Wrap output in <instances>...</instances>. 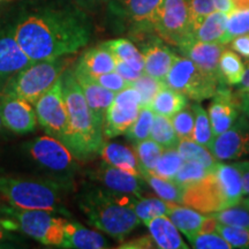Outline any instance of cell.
Returning a JSON list of instances; mask_svg holds the SVG:
<instances>
[{
    "label": "cell",
    "instance_id": "obj_17",
    "mask_svg": "<svg viewBox=\"0 0 249 249\" xmlns=\"http://www.w3.org/2000/svg\"><path fill=\"white\" fill-rule=\"evenodd\" d=\"M141 40V53L144 60V73L155 79L164 81L177 54L167 43L157 35H147Z\"/></svg>",
    "mask_w": 249,
    "mask_h": 249
},
{
    "label": "cell",
    "instance_id": "obj_1",
    "mask_svg": "<svg viewBox=\"0 0 249 249\" xmlns=\"http://www.w3.org/2000/svg\"><path fill=\"white\" fill-rule=\"evenodd\" d=\"M2 26L33 62L76 53L93 33L88 12L71 0H22Z\"/></svg>",
    "mask_w": 249,
    "mask_h": 249
},
{
    "label": "cell",
    "instance_id": "obj_34",
    "mask_svg": "<svg viewBox=\"0 0 249 249\" xmlns=\"http://www.w3.org/2000/svg\"><path fill=\"white\" fill-rule=\"evenodd\" d=\"M133 150L138 158L140 171L143 172H154L156 164L160 160L164 148L152 139L143 140L141 142L134 143Z\"/></svg>",
    "mask_w": 249,
    "mask_h": 249
},
{
    "label": "cell",
    "instance_id": "obj_20",
    "mask_svg": "<svg viewBox=\"0 0 249 249\" xmlns=\"http://www.w3.org/2000/svg\"><path fill=\"white\" fill-rule=\"evenodd\" d=\"M73 73L81 90H82L87 104L92 111V113L95 114V117L97 118V120L103 124L105 113L116 97V93L99 85L95 77L89 75L79 66L74 67Z\"/></svg>",
    "mask_w": 249,
    "mask_h": 249
},
{
    "label": "cell",
    "instance_id": "obj_31",
    "mask_svg": "<svg viewBox=\"0 0 249 249\" xmlns=\"http://www.w3.org/2000/svg\"><path fill=\"white\" fill-rule=\"evenodd\" d=\"M105 44L111 50L114 57L124 61L135 71L144 73L143 55L140 49H138V46L134 44L132 40L120 37V38L107 40V42H105Z\"/></svg>",
    "mask_w": 249,
    "mask_h": 249
},
{
    "label": "cell",
    "instance_id": "obj_19",
    "mask_svg": "<svg viewBox=\"0 0 249 249\" xmlns=\"http://www.w3.org/2000/svg\"><path fill=\"white\" fill-rule=\"evenodd\" d=\"M31 62L11 31L4 26L0 28V87Z\"/></svg>",
    "mask_w": 249,
    "mask_h": 249
},
{
    "label": "cell",
    "instance_id": "obj_14",
    "mask_svg": "<svg viewBox=\"0 0 249 249\" xmlns=\"http://www.w3.org/2000/svg\"><path fill=\"white\" fill-rule=\"evenodd\" d=\"M217 160H238L249 155L248 118L239 116L234 124L225 132L214 136L210 147Z\"/></svg>",
    "mask_w": 249,
    "mask_h": 249
},
{
    "label": "cell",
    "instance_id": "obj_6",
    "mask_svg": "<svg viewBox=\"0 0 249 249\" xmlns=\"http://www.w3.org/2000/svg\"><path fill=\"white\" fill-rule=\"evenodd\" d=\"M163 0H110L107 4V23L116 33L133 38L155 33V21Z\"/></svg>",
    "mask_w": 249,
    "mask_h": 249
},
{
    "label": "cell",
    "instance_id": "obj_60",
    "mask_svg": "<svg viewBox=\"0 0 249 249\" xmlns=\"http://www.w3.org/2000/svg\"><path fill=\"white\" fill-rule=\"evenodd\" d=\"M241 204L244 205L245 208H247V209L249 210V196H247V197H246V198H242Z\"/></svg>",
    "mask_w": 249,
    "mask_h": 249
},
{
    "label": "cell",
    "instance_id": "obj_29",
    "mask_svg": "<svg viewBox=\"0 0 249 249\" xmlns=\"http://www.w3.org/2000/svg\"><path fill=\"white\" fill-rule=\"evenodd\" d=\"M188 105V98L183 93L164 86L152 99L149 107L155 114L172 118L174 114L178 113L179 111H181Z\"/></svg>",
    "mask_w": 249,
    "mask_h": 249
},
{
    "label": "cell",
    "instance_id": "obj_24",
    "mask_svg": "<svg viewBox=\"0 0 249 249\" xmlns=\"http://www.w3.org/2000/svg\"><path fill=\"white\" fill-rule=\"evenodd\" d=\"M76 66L82 68L92 77H98L116 71V58L104 42L87 50L80 57Z\"/></svg>",
    "mask_w": 249,
    "mask_h": 249
},
{
    "label": "cell",
    "instance_id": "obj_59",
    "mask_svg": "<svg viewBox=\"0 0 249 249\" xmlns=\"http://www.w3.org/2000/svg\"><path fill=\"white\" fill-rule=\"evenodd\" d=\"M236 9H244L249 7V0H233Z\"/></svg>",
    "mask_w": 249,
    "mask_h": 249
},
{
    "label": "cell",
    "instance_id": "obj_40",
    "mask_svg": "<svg viewBox=\"0 0 249 249\" xmlns=\"http://www.w3.org/2000/svg\"><path fill=\"white\" fill-rule=\"evenodd\" d=\"M213 216L218 220V223L226 226L244 227L249 229V210L241 204V207L233 205L213 213Z\"/></svg>",
    "mask_w": 249,
    "mask_h": 249
},
{
    "label": "cell",
    "instance_id": "obj_55",
    "mask_svg": "<svg viewBox=\"0 0 249 249\" xmlns=\"http://www.w3.org/2000/svg\"><path fill=\"white\" fill-rule=\"evenodd\" d=\"M214 11L222 12V13L225 14H231L233 11H234L235 5L233 0H213Z\"/></svg>",
    "mask_w": 249,
    "mask_h": 249
},
{
    "label": "cell",
    "instance_id": "obj_62",
    "mask_svg": "<svg viewBox=\"0 0 249 249\" xmlns=\"http://www.w3.org/2000/svg\"><path fill=\"white\" fill-rule=\"evenodd\" d=\"M0 1H2V0H0Z\"/></svg>",
    "mask_w": 249,
    "mask_h": 249
},
{
    "label": "cell",
    "instance_id": "obj_42",
    "mask_svg": "<svg viewBox=\"0 0 249 249\" xmlns=\"http://www.w3.org/2000/svg\"><path fill=\"white\" fill-rule=\"evenodd\" d=\"M208 173H209V171L204 166H202L201 164L193 160H183L173 180L177 183H179L182 188H185L187 186H191L193 183L200 181Z\"/></svg>",
    "mask_w": 249,
    "mask_h": 249
},
{
    "label": "cell",
    "instance_id": "obj_44",
    "mask_svg": "<svg viewBox=\"0 0 249 249\" xmlns=\"http://www.w3.org/2000/svg\"><path fill=\"white\" fill-rule=\"evenodd\" d=\"M171 120L180 140H192L195 124V114L192 105H188L174 114Z\"/></svg>",
    "mask_w": 249,
    "mask_h": 249
},
{
    "label": "cell",
    "instance_id": "obj_50",
    "mask_svg": "<svg viewBox=\"0 0 249 249\" xmlns=\"http://www.w3.org/2000/svg\"><path fill=\"white\" fill-rule=\"evenodd\" d=\"M116 71L118 74H120V75L123 76L124 80L128 81L129 83L134 82V81H135L136 79H139V77L143 74L142 71H135L134 68L130 67L129 65H127L126 62L120 60V59H118V58H116Z\"/></svg>",
    "mask_w": 249,
    "mask_h": 249
},
{
    "label": "cell",
    "instance_id": "obj_18",
    "mask_svg": "<svg viewBox=\"0 0 249 249\" xmlns=\"http://www.w3.org/2000/svg\"><path fill=\"white\" fill-rule=\"evenodd\" d=\"M90 178L101 183V187L117 194L141 197L143 193V179L132 173L111 166L107 163L99 165L90 172Z\"/></svg>",
    "mask_w": 249,
    "mask_h": 249
},
{
    "label": "cell",
    "instance_id": "obj_43",
    "mask_svg": "<svg viewBox=\"0 0 249 249\" xmlns=\"http://www.w3.org/2000/svg\"><path fill=\"white\" fill-rule=\"evenodd\" d=\"M249 34V7L234 9L227 15L226 42L230 43L234 37Z\"/></svg>",
    "mask_w": 249,
    "mask_h": 249
},
{
    "label": "cell",
    "instance_id": "obj_25",
    "mask_svg": "<svg viewBox=\"0 0 249 249\" xmlns=\"http://www.w3.org/2000/svg\"><path fill=\"white\" fill-rule=\"evenodd\" d=\"M98 155L101 156L104 163L123 170L124 172L141 177V171H140V165L135 152L127 145L116 142H104Z\"/></svg>",
    "mask_w": 249,
    "mask_h": 249
},
{
    "label": "cell",
    "instance_id": "obj_21",
    "mask_svg": "<svg viewBox=\"0 0 249 249\" xmlns=\"http://www.w3.org/2000/svg\"><path fill=\"white\" fill-rule=\"evenodd\" d=\"M177 48L183 57L191 59L202 71L219 80L218 62L224 50L226 49L224 44L201 42V40L191 38Z\"/></svg>",
    "mask_w": 249,
    "mask_h": 249
},
{
    "label": "cell",
    "instance_id": "obj_39",
    "mask_svg": "<svg viewBox=\"0 0 249 249\" xmlns=\"http://www.w3.org/2000/svg\"><path fill=\"white\" fill-rule=\"evenodd\" d=\"M182 163L183 160L178 150H177V148L164 149L163 154H161L160 160L156 164V167L152 173L160 177V178L173 180Z\"/></svg>",
    "mask_w": 249,
    "mask_h": 249
},
{
    "label": "cell",
    "instance_id": "obj_52",
    "mask_svg": "<svg viewBox=\"0 0 249 249\" xmlns=\"http://www.w3.org/2000/svg\"><path fill=\"white\" fill-rule=\"evenodd\" d=\"M119 248H127V249H145V248H156V244L150 236H141V238L134 239L128 242H124Z\"/></svg>",
    "mask_w": 249,
    "mask_h": 249
},
{
    "label": "cell",
    "instance_id": "obj_15",
    "mask_svg": "<svg viewBox=\"0 0 249 249\" xmlns=\"http://www.w3.org/2000/svg\"><path fill=\"white\" fill-rule=\"evenodd\" d=\"M0 116L5 128L14 134L23 135L36 128L35 108L30 103L14 96L0 93Z\"/></svg>",
    "mask_w": 249,
    "mask_h": 249
},
{
    "label": "cell",
    "instance_id": "obj_26",
    "mask_svg": "<svg viewBox=\"0 0 249 249\" xmlns=\"http://www.w3.org/2000/svg\"><path fill=\"white\" fill-rule=\"evenodd\" d=\"M213 172L216 174L218 182L222 187L227 207L240 204L245 195L241 174L239 170L233 164L230 165L218 161Z\"/></svg>",
    "mask_w": 249,
    "mask_h": 249
},
{
    "label": "cell",
    "instance_id": "obj_13",
    "mask_svg": "<svg viewBox=\"0 0 249 249\" xmlns=\"http://www.w3.org/2000/svg\"><path fill=\"white\" fill-rule=\"evenodd\" d=\"M182 204L202 213H213L227 208L225 195L216 174L209 172L200 181L185 187Z\"/></svg>",
    "mask_w": 249,
    "mask_h": 249
},
{
    "label": "cell",
    "instance_id": "obj_36",
    "mask_svg": "<svg viewBox=\"0 0 249 249\" xmlns=\"http://www.w3.org/2000/svg\"><path fill=\"white\" fill-rule=\"evenodd\" d=\"M150 139L160 144L164 149L177 148L180 142L171 118L160 116V114H155Z\"/></svg>",
    "mask_w": 249,
    "mask_h": 249
},
{
    "label": "cell",
    "instance_id": "obj_37",
    "mask_svg": "<svg viewBox=\"0 0 249 249\" xmlns=\"http://www.w3.org/2000/svg\"><path fill=\"white\" fill-rule=\"evenodd\" d=\"M193 111L195 114V124H194V132H193V138L196 143L203 145L210 150L211 144L214 139V134L211 127V123L209 119V114L208 112L201 107L198 102L192 105Z\"/></svg>",
    "mask_w": 249,
    "mask_h": 249
},
{
    "label": "cell",
    "instance_id": "obj_61",
    "mask_svg": "<svg viewBox=\"0 0 249 249\" xmlns=\"http://www.w3.org/2000/svg\"><path fill=\"white\" fill-rule=\"evenodd\" d=\"M5 129V126L4 124H2V119H1V116H0V135L2 134V130Z\"/></svg>",
    "mask_w": 249,
    "mask_h": 249
},
{
    "label": "cell",
    "instance_id": "obj_33",
    "mask_svg": "<svg viewBox=\"0 0 249 249\" xmlns=\"http://www.w3.org/2000/svg\"><path fill=\"white\" fill-rule=\"evenodd\" d=\"M177 150L183 160L196 161L204 166L209 172H213L218 163L209 149L196 143L194 140H180Z\"/></svg>",
    "mask_w": 249,
    "mask_h": 249
},
{
    "label": "cell",
    "instance_id": "obj_45",
    "mask_svg": "<svg viewBox=\"0 0 249 249\" xmlns=\"http://www.w3.org/2000/svg\"><path fill=\"white\" fill-rule=\"evenodd\" d=\"M216 232L219 233L232 246V248L249 249V229L218 224Z\"/></svg>",
    "mask_w": 249,
    "mask_h": 249
},
{
    "label": "cell",
    "instance_id": "obj_48",
    "mask_svg": "<svg viewBox=\"0 0 249 249\" xmlns=\"http://www.w3.org/2000/svg\"><path fill=\"white\" fill-rule=\"evenodd\" d=\"M95 79L99 85L114 93L123 91V90L130 87V83L128 81L124 80V77L121 76L120 74H118L116 71H110V73H107V74H103V75L95 77Z\"/></svg>",
    "mask_w": 249,
    "mask_h": 249
},
{
    "label": "cell",
    "instance_id": "obj_58",
    "mask_svg": "<svg viewBox=\"0 0 249 249\" xmlns=\"http://www.w3.org/2000/svg\"><path fill=\"white\" fill-rule=\"evenodd\" d=\"M238 97L240 98V111L249 120V95H241L238 96Z\"/></svg>",
    "mask_w": 249,
    "mask_h": 249
},
{
    "label": "cell",
    "instance_id": "obj_32",
    "mask_svg": "<svg viewBox=\"0 0 249 249\" xmlns=\"http://www.w3.org/2000/svg\"><path fill=\"white\" fill-rule=\"evenodd\" d=\"M141 177L161 200L170 203L182 204L183 188L174 180L160 178L151 172H143Z\"/></svg>",
    "mask_w": 249,
    "mask_h": 249
},
{
    "label": "cell",
    "instance_id": "obj_5",
    "mask_svg": "<svg viewBox=\"0 0 249 249\" xmlns=\"http://www.w3.org/2000/svg\"><path fill=\"white\" fill-rule=\"evenodd\" d=\"M68 67L66 57L34 61L18 71L0 87V93L14 96L34 105L40 96L52 88Z\"/></svg>",
    "mask_w": 249,
    "mask_h": 249
},
{
    "label": "cell",
    "instance_id": "obj_11",
    "mask_svg": "<svg viewBox=\"0 0 249 249\" xmlns=\"http://www.w3.org/2000/svg\"><path fill=\"white\" fill-rule=\"evenodd\" d=\"M155 34L167 44L179 46L192 38L187 0H163L155 21Z\"/></svg>",
    "mask_w": 249,
    "mask_h": 249
},
{
    "label": "cell",
    "instance_id": "obj_51",
    "mask_svg": "<svg viewBox=\"0 0 249 249\" xmlns=\"http://www.w3.org/2000/svg\"><path fill=\"white\" fill-rule=\"evenodd\" d=\"M230 43L233 51L240 54L241 57L249 59V34L236 36Z\"/></svg>",
    "mask_w": 249,
    "mask_h": 249
},
{
    "label": "cell",
    "instance_id": "obj_53",
    "mask_svg": "<svg viewBox=\"0 0 249 249\" xmlns=\"http://www.w3.org/2000/svg\"><path fill=\"white\" fill-rule=\"evenodd\" d=\"M241 174L242 186H244V195L249 196V160L236 161L233 164Z\"/></svg>",
    "mask_w": 249,
    "mask_h": 249
},
{
    "label": "cell",
    "instance_id": "obj_47",
    "mask_svg": "<svg viewBox=\"0 0 249 249\" xmlns=\"http://www.w3.org/2000/svg\"><path fill=\"white\" fill-rule=\"evenodd\" d=\"M192 247L196 249H230L232 246L219 233H198L191 242Z\"/></svg>",
    "mask_w": 249,
    "mask_h": 249
},
{
    "label": "cell",
    "instance_id": "obj_57",
    "mask_svg": "<svg viewBox=\"0 0 249 249\" xmlns=\"http://www.w3.org/2000/svg\"><path fill=\"white\" fill-rule=\"evenodd\" d=\"M236 90L235 93L238 96L241 95H249V65L247 64V67H246V71L244 74V77H242L241 82L239 85H236Z\"/></svg>",
    "mask_w": 249,
    "mask_h": 249
},
{
    "label": "cell",
    "instance_id": "obj_38",
    "mask_svg": "<svg viewBox=\"0 0 249 249\" xmlns=\"http://www.w3.org/2000/svg\"><path fill=\"white\" fill-rule=\"evenodd\" d=\"M155 113L150 107H141L138 118L134 121L132 126L129 127V129L124 133L127 140H129L134 144V143L141 142L143 140L150 138Z\"/></svg>",
    "mask_w": 249,
    "mask_h": 249
},
{
    "label": "cell",
    "instance_id": "obj_3",
    "mask_svg": "<svg viewBox=\"0 0 249 249\" xmlns=\"http://www.w3.org/2000/svg\"><path fill=\"white\" fill-rule=\"evenodd\" d=\"M62 82L70 128L68 149L77 160H91L99 154L104 143L103 124L87 104L73 70L62 74Z\"/></svg>",
    "mask_w": 249,
    "mask_h": 249
},
{
    "label": "cell",
    "instance_id": "obj_12",
    "mask_svg": "<svg viewBox=\"0 0 249 249\" xmlns=\"http://www.w3.org/2000/svg\"><path fill=\"white\" fill-rule=\"evenodd\" d=\"M141 96L132 86L116 93L103 121L104 138L113 139L129 129L141 111Z\"/></svg>",
    "mask_w": 249,
    "mask_h": 249
},
{
    "label": "cell",
    "instance_id": "obj_16",
    "mask_svg": "<svg viewBox=\"0 0 249 249\" xmlns=\"http://www.w3.org/2000/svg\"><path fill=\"white\" fill-rule=\"evenodd\" d=\"M208 114L214 136L219 135L229 129L240 116V98L229 86L219 83Z\"/></svg>",
    "mask_w": 249,
    "mask_h": 249
},
{
    "label": "cell",
    "instance_id": "obj_10",
    "mask_svg": "<svg viewBox=\"0 0 249 249\" xmlns=\"http://www.w3.org/2000/svg\"><path fill=\"white\" fill-rule=\"evenodd\" d=\"M36 111L37 123L46 134L59 140L68 148L70 143V128L68 114L64 96L62 76L42 95L34 104Z\"/></svg>",
    "mask_w": 249,
    "mask_h": 249
},
{
    "label": "cell",
    "instance_id": "obj_35",
    "mask_svg": "<svg viewBox=\"0 0 249 249\" xmlns=\"http://www.w3.org/2000/svg\"><path fill=\"white\" fill-rule=\"evenodd\" d=\"M172 203L161 200L160 197H136L133 203V209L136 216L143 224L152 218L169 214Z\"/></svg>",
    "mask_w": 249,
    "mask_h": 249
},
{
    "label": "cell",
    "instance_id": "obj_54",
    "mask_svg": "<svg viewBox=\"0 0 249 249\" xmlns=\"http://www.w3.org/2000/svg\"><path fill=\"white\" fill-rule=\"evenodd\" d=\"M71 1L75 2L79 7L85 9L88 13H91L102 8L103 6H107L110 0H71Z\"/></svg>",
    "mask_w": 249,
    "mask_h": 249
},
{
    "label": "cell",
    "instance_id": "obj_7",
    "mask_svg": "<svg viewBox=\"0 0 249 249\" xmlns=\"http://www.w3.org/2000/svg\"><path fill=\"white\" fill-rule=\"evenodd\" d=\"M0 213L17 223L18 229L40 244L62 247L67 219L46 210L18 209L0 204Z\"/></svg>",
    "mask_w": 249,
    "mask_h": 249
},
{
    "label": "cell",
    "instance_id": "obj_4",
    "mask_svg": "<svg viewBox=\"0 0 249 249\" xmlns=\"http://www.w3.org/2000/svg\"><path fill=\"white\" fill-rule=\"evenodd\" d=\"M62 189L64 187L54 181L0 176V195L18 209L66 213L61 202Z\"/></svg>",
    "mask_w": 249,
    "mask_h": 249
},
{
    "label": "cell",
    "instance_id": "obj_41",
    "mask_svg": "<svg viewBox=\"0 0 249 249\" xmlns=\"http://www.w3.org/2000/svg\"><path fill=\"white\" fill-rule=\"evenodd\" d=\"M133 88L138 90L140 96H141V105L142 107H150L152 99L160 92V90L165 86L164 81L157 80L148 74L143 73L139 79L130 83Z\"/></svg>",
    "mask_w": 249,
    "mask_h": 249
},
{
    "label": "cell",
    "instance_id": "obj_28",
    "mask_svg": "<svg viewBox=\"0 0 249 249\" xmlns=\"http://www.w3.org/2000/svg\"><path fill=\"white\" fill-rule=\"evenodd\" d=\"M226 26L227 14L214 11L208 15L203 22L198 26L192 38L207 43H218V44H227L226 42Z\"/></svg>",
    "mask_w": 249,
    "mask_h": 249
},
{
    "label": "cell",
    "instance_id": "obj_46",
    "mask_svg": "<svg viewBox=\"0 0 249 249\" xmlns=\"http://www.w3.org/2000/svg\"><path fill=\"white\" fill-rule=\"evenodd\" d=\"M189 20H191L192 35L197 29L198 26L203 22L208 15L214 12V6L213 0H189Z\"/></svg>",
    "mask_w": 249,
    "mask_h": 249
},
{
    "label": "cell",
    "instance_id": "obj_2",
    "mask_svg": "<svg viewBox=\"0 0 249 249\" xmlns=\"http://www.w3.org/2000/svg\"><path fill=\"white\" fill-rule=\"evenodd\" d=\"M136 196L89 187L79 196V208L89 224L117 240H124L141 223L133 209Z\"/></svg>",
    "mask_w": 249,
    "mask_h": 249
},
{
    "label": "cell",
    "instance_id": "obj_49",
    "mask_svg": "<svg viewBox=\"0 0 249 249\" xmlns=\"http://www.w3.org/2000/svg\"><path fill=\"white\" fill-rule=\"evenodd\" d=\"M18 225L11 218L0 213V242H7L14 238L13 231H17Z\"/></svg>",
    "mask_w": 249,
    "mask_h": 249
},
{
    "label": "cell",
    "instance_id": "obj_8",
    "mask_svg": "<svg viewBox=\"0 0 249 249\" xmlns=\"http://www.w3.org/2000/svg\"><path fill=\"white\" fill-rule=\"evenodd\" d=\"M27 149L34 161L53 176V181L65 188L77 170L76 158L64 143L50 135L28 142Z\"/></svg>",
    "mask_w": 249,
    "mask_h": 249
},
{
    "label": "cell",
    "instance_id": "obj_30",
    "mask_svg": "<svg viewBox=\"0 0 249 249\" xmlns=\"http://www.w3.org/2000/svg\"><path fill=\"white\" fill-rule=\"evenodd\" d=\"M246 66L239 54L232 50H224L218 62L219 83L226 86H236L241 82Z\"/></svg>",
    "mask_w": 249,
    "mask_h": 249
},
{
    "label": "cell",
    "instance_id": "obj_63",
    "mask_svg": "<svg viewBox=\"0 0 249 249\" xmlns=\"http://www.w3.org/2000/svg\"><path fill=\"white\" fill-rule=\"evenodd\" d=\"M248 65H249V61H248Z\"/></svg>",
    "mask_w": 249,
    "mask_h": 249
},
{
    "label": "cell",
    "instance_id": "obj_27",
    "mask_svg": "<svg viewBox=\"0 0 249 249\" xmlns=\"http://www.w3.org/2000/svg\"><path fill=\"white\" fill-rule=\"evenodd\" d=\"M167 216L177 226L179 232L185 234L187 240L192 242L195 236L200 233L202 223L207 214H202L200 211L191 209V207H187V205L181 207L177 203H172Z\"/></svg>",
    "mask_w": 249,
    "mask_h": 249
},
{
    "label": "cell",
    "instance_id": "obj_9",
    "mask_svg": "<svg viewBox=\"0 0 249 249\" xmlns=\"http://www.w3.org/2000/svg\"><path fill=\"white\" fill-rule=\"evenodd\" d=\"M164 83L187 98L200 103L213 97L219 80L202 71L191 59L177 55Z\"/></svg>",
    "mask_w": 249,
    "mask_h": 249
},
{
    "label": "cell",
    "instance_id": "obj_23",
    "mask_svg": "<svg viewBox=\"0 0 249 249\" xmlns=\"http://www.w3.org/2000/svg\"><path fill=\"white\" fill-rule=\"evenodd\" d=\"M108 247V241L102 233L87 229L76 222L67 220L65 225V241L61 248L103 249Z\"/></svg>",
    "mask_w": 249,
    "mask_h": 249
},
{
    "label": "cell",
    "instance_id": "obj_22",
    "mask_svg": "<svg viewBox=\"0 0 249 249\" xmlns=\"http://www.w3.org/2000/svg\"><path fill=\"white\" fill-rule=\"evenodd\" d=\"M150 232L156 247L160 249H187L189 248L180 235L179 230L169 216H158L144 224Z\"/></svg>",
    "mask_w": 249,
    "mask_h": 249
},
{
    "label": "cell",
    "instance_id": "obj_56",
    "mask_svg": "<svg viewBox=\"0 0 249 249\" xmlns=\"http://www.w3.org/2000/svg\"><path fill=\"white\" fill-rule=\"evenodd\" d=\"M218 220L213 216V213H207V217L202 223L200 233H211L216 232L218 226Z\"/></svg>",
    "mask_w": 249,
    "mask_h": 249
}]
</instances>
